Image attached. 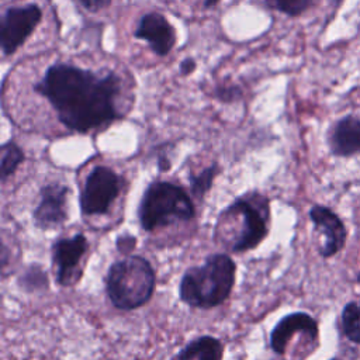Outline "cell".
<instances>
[{"instance_id":"obj_8","label":"cell","mask_w":360,"mask_h":360,"mask_svg":"<svg viewBox=\"0 0 360 360\" xmlns=\"http://www.w3.org/2000/svg\"><path fill=\"white\" fill-rule=\"evenodd\" d=\"M87 248L89 242L83 233H76L72 238H60L52 243V263L59 285L66 287L75 283L79 263Z\"/></svg>"},{"instance_id":"obj_1","label":"cell","mask_w":360,"mask_h":360,"mask_svg":"<svg viewBox=\"0 0 360 360\" xmlns=\"http://www.w3.org/2000/svg\"><path fill=\"white\" fill-rule=\"evenodd\" d=\"M34 90L55 108L59 121L76 132H89L121 117L115 98L121 80L115 73H96L68 63H55Z\"/></svg>"},{"instance_id":"obj_14","label":"cell","mask_w":360,"mask_h":360,"mask_svg":"<svg viewBox=\"0 0 360 360\" xmlns=\"http://www.w3.org/2000/svg\"><path fill=\"white\" fill-rule=\"evenodd\" d=\"M224 345L219 339L204 335L190 340L176 354L177 360H222Z\"/></svg>"},{"instance_id":"obj_25","label":"cell","mask_w":360,"mask_h":360,"mask_svg":"<svg viewBox=\"0 0 360 360\" xmlns=\"http://www.w3.org/2000/svg\"><path fill=\"white\" fill-rule=\"evenodd\" d=\"M356 281H357V283H360V273L357 274V277H356Z\"/></svg>"},{"instance_id":"obj_4","label":"cell","mask_w":360,"mask_h":360,"mask_svg":"<svg viewBox=\"0 0 360 360\" xmlns=\"http://www.w3.org/2000/svg\"><path fill=\"white\" fill-rule=\"evenodd\" d=\"M195 208L186 190L170 181H152L142 194L138 219L143 231L152 232L179 221H191Z\"/></svg>"},{"instance_id":"obj_26","label":"cell","mask_w":360,"mask_h":360,"mask_svg":"<svg viewBox=\"0 0 360 360\" xmlns=\"http://www.w3.org/2000/svg\"><path fill=\"white\" fill-rule=\"evenodd\" d=\"M332 360H338V359H332Z\"/></svg>"},{"instance_id":"obj_6","label":"cell","mask_w":360,"mask_h":360,"mask_svg":"<svg viewBox=\"0 0 360 360\" xmlns=\"http://www.w3.org/2000/svg\"><path fill=\"white\" fill-rule=\"evenodd\" d=\"M121 179L107 166H96L86 177L80 191V210L84 215H103L110 211L120 194Z\"/></svg>"},{"instance_id":"obj_7","label":"cell","mask_w":360,"mask_h":360,"mask_svg":"<svg viewBox=\"0 0 360 360\" xmlns=\"http://www.w3.org/2000/svg\"><path fill=\"white\" fill-rule=\"evenodd\" d=\"M42 11L37 4H25L18 7H10L4 11L1 18L0 42L3 53H14L32 34L38 22L41 21Z\"/></svg>"},{"instance_id":"obj_5","label":"cell","mask_w":360,"mask_h":360,"mask_svg":"<svg viewBox=\"0 0 360 360\" xmlns=\"http://www.w3.org/2000/svg\"><path fill=\"white\" fill-rule=\"evenodd\" d=\"M224 211L236 218L239 224L238 231L226 243L232 252H248L256 248L267 236L270 207L269 200L264 195L255 191L246 193Z\"/></svg>"},{"instance_id":"obj_12","label":"cell","mask_w":360,"mask_h":360,"mask_svg":"<svg viewBox=\"0 0 360 360\" xmlns=\"http://www.w3.org/2000/svg\"><path fill=\"white\" fill-rule=\"evenodd\" d=\"M307 333L311 340L318 339V323L307 312H292L283 316L270 333V347L277 354H284L290 339L297 333Z\"/></svg>"},{"instance_id":"obj_22","label":"cell","mask_w":360,"mask_h":360,"mask_svg":"<svg viewBox=\"0 0 360 360\" xmlns=\"http://www.w3.org/2000/svg\"><path fill=\"white\" fill-rule=\"evenodd\" d=\"M79 3L87 11L96 13V11H100V10L105 8V7H108L111 0H79Z\"/></svg>"},{"instance_id":"obj_23","label":"cell","mask_w":360,"mask_h":360,"mask_svg":"<svg viewBox=\"0 0 360 360\" xmlns=\"http://www.w3.org/2000/svg\"><path fill=\"white\" fill-rule=\"evenodd\" d=\"M195 60L193 59V58H186V59H183L181 62H180V73L183 75V76H187V75H190L191 72H194V69H195Z\"/></svg>"},{"instance_id":"obj_18","label":"cell","mask_w":360,"mask_h":360,"mask_svg":"<svg viewBox=\"0 0 360 360\" xmlns=\"http://www.w3.org/2000/svg\"><path fill=\"white\" fill-rule=\"evenodd\" d=\"M18 285L24 291H28V292L46 290L48 288V274L41 266L31 264L18 277Z\"/></svg>"},{"instance_id":"obj_15","label":"cell","mask_w":360,"mask_h":360,"mask_svg":"<svg viewBox=\"0 0 360 360\" xmlns=\"http://www.w3.org/2000/svg\"><path fill=\"white\" fill-rule=\"evenodd\" d=\"M0 179L1 183H4L11 174L15 173L18 166L24 162L25 156L22 149L14 141L4 142L0 148Z\"/></svg>"},{"instance_id":"obj_2","label":"cell","mask_w":360,"mask_h":360,"mask_svg":"<svg viewBox=\"0 0 360 360\" xmlns=\"http://www.w3.org/2000/svg\"><path fill=\"white\" fill-rule=\"evenodd\" d=\"M236 264L225 253L211 255L200 266L188 267L179 285L180 300L193 308L210 309L224 304L235 285Z\"/></svg>"},{"instance_id":"obj_13","label":"cell","mask_w":360,"mask_h":360,"mask_svg":"<svg viewBox=\"0 0 360 360\" xmlns=\"http://www.w3.org/2000/svg\"><path fill=\"white\" fill-rule=\"evenodd\" d=\"M329 148L336 156H353L360 153V118L346 115L335 122L329 132Z\"/></svg>"},{"instance_id":"obj_10","label":"cell","mask_w":360,"mask_h":360,"mask_svg":"<svg viewBox=\"0 0 360 360\" xmlns=\"http://www.w3.org/2000/svg\"><path fill=\"white\" fill-rule=\"evenodd\" d=\"M134 37L146 41L152 51L159 56L167 55L176 42V31L173 25L163 14L156 11L142 15Z\"/></svg>"},{"instance_id":"obj_21","label":"cell","mask_w":360,"mask_h":360,"mask_svg":"<svg viewBox=\"0 0 360 360\" xmlns=\"http://www.w3.org/2000/svg\"><path fill=\"white\" fill-rule=\"evenodd\" d=\"M135 245H136V238L129 233L121 235L117 239V249L125 255H129L132 252V249L135 248Z\"/></svg>"},{"instance_id":"obj_17","label":"cell","mask_w":360,"mask_h":360,"mask_svg":"<svg viewBox=\"0 0 360 360\" xmlns=\"http://www.w3.org/2000/svg\"><path fill=\"white\" fill-rule=\"evenodd\" d=\"M219 173V167L217 163L208 166L207 169H204L202 172H200L198 174L190 173L188 180H190V188H191V194L194 198L201 200L212 187L214 179L217 177V174Z\"/></svg>"},{"instance_id":"obj_20","label":"cell","mask_w":360,"mask_h":360,"mask_svg":"<svg viewBox=\"0 0 360 360\" xmlns=\"http://www.w3.org/2000/svg\"><path fill=\"white\" fill-rule=\"evenodd\" d=\"M240 96H242V91L238 86H222V87L215 89V97L225 103L235 101Z\"/></svg>"},{"instance_id":"obj_11","label":"cell","mask_w":360,"mask_h":360,"mask_svg":"<svg viewBox=\"0 0 360 360\" xmlns=\"http://www.w3.org/2000/svg\"><path fill=\"white\" fill-rule=\"evenodd\" d=\"M309 218L316 231L323 235V245L319 248V255L330 257L343 249L346 242V228L342 219L325 205H314L309 210Z\"/></svg>"},{"instance_id":"obj_9","label":"cell","mask_w":360,"mask_h":360,"mask_svg":"<svg viewBox=\"0 0 360 360\" xmlns=\"http://www.w3.org/2000/svg\"><path fill=\"white\" fill-rule=\"evenodd\" d=\"M70 188L62 183H49L39 191V202L32 212L34 224L39 229H52L68 219V194Z\"/></svg>"},{"instance_id":"obj_16","label":"cell","mask_w":360,"mask_h":360,"mask_svg":"<svg viewBox=\"0 0 360 360\" xmlns=\"http://www.w3.org/2000/svg\"><path fill=\"white\" fill-rule=\"evenodd\" d=\"M342 328L345 336L360 345V304L347 302L342 311Z\"/></svg>"},{"instance_id":"obj_19","label":"cell","mask_w":360,"mask_h":360,"mask_svg":"<svg viewBox=\"0 0 360 360\" xmlns=\"http://www.w3.org/2000/svg\"><path fill=\"white\" fill-rule=\"evenodd\" d=\"M266 1L273 8L288 15H300L312 4V0H266Z\"/></svg>"},{"instance_id":"obj_3","label":"cell","mask_w":360,"mask_h":360,"mask_svg":"<svg viewBox=\"0 0 360 360\" xmlns=\"http://www.w3.org/2000/svg\"><path fill=\"white\" fill-rule=\"evenodd\" d=\"M156 276L150 263L142 256L129 255L108 269L105 291L111 304L124 311L145 305L155 290Z\"/></svg>"},{"instance_id":"obj_24","label":"cell","mask_w":360,"mask_h":360,"mask_svg":"<svg viewBox=\"0 0 360 360\" xmlns=\"http://www.w3.org/2000/svg\"><path fill=\"white\" fill-rule=\"evenodd\" d=\"M218 1H219V0H204V7H205V8H210V7L215 6Z\"/></svg>"}]
</instances>
